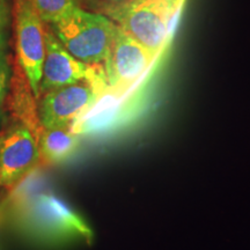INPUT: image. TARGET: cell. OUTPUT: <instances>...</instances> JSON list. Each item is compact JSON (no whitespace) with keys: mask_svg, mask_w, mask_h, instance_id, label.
<instances>
[{"mask_svg":"<svg viewBox=\"0 0 250 250\" xmlns=\"http://www.w3.org/2000/svg\"><path fill=\"white\" fill-rule=\"evenodd\" d=\"M19 184L8 204L20 230L45 245L92 242L93 230L62 198L51 191L39 190L28 180Z\"/></svg>","mask_w":250,"mask_h":250,"instance_id":"1","label":"cell"},{"mask_svg":"<svg viewBox=\"0 0 250 250\" xmlns=\"http://www.w3.org/2000/svg\"><path fill=\"white\" fill-rule=\"evenodd\" d=\"M81 81L107 83L104 66L88 65L74 58L59 42L52 30L46 29L45 58L40 83V96L50 90Z\"/></svg>","mask_w":250,"mask_h":250,"instance_id":"7","label":"cell"},{"mask_svg":"<svg viewBox=\"0 0 250 250\" xmlns=\"http://www.w3.org/2000/svg\"><path fill=\"white\" fill-rule=\"evenodd\" d=\"M13 14L17 59L37 100L45 58L46 29L28 0H14Z\"/></svg>","mask_w":250,"mask_h":250,"instance_id":"5","label":"cell"},{"mask_svg":"<svg viewBox=\"0 0 250 250\" xmlns=\"http://www.w3.org/2000/svg\"><path fill=\"white\" fill-rule=\"evenodd\" d=\"M40 161L35 134L23 124L9 127L0 136V188L13 189Z\"/></svg>","mask_w":250,"mask_h":250,"instance_id":"8","label":"cell"},{"mask_svg":"<svg viewBox=\"0 0 250 250\" xmlns=\"http://www.w3.org/2000/svg\"><path fill=\"white\" fill-rule=\"evenodd\" d=\"M35 100V95L30 88L29 81L22 68L20 67V65L15 66L13 80H12V109L15 116L21 121V124L26 125L39 139L43 127L41 126L39 121Z\"/></svg>","mask_w":250,"mask_h":250,"instance_id":"9","label":"cell"},{"mask_svg":"<svg viewBox=\"0 0 250 250\" xmlns=\"http://www.w3.org/2000/svg\"><path fill=\"white\" fill-rule=\"evenodd\" d=\"M7 19V4L6 0H0V20Z\"/></svg>","mask_w":250,"mask_h":250,"instance_id":"15","label":"cell"},{"mask_svg":"<svg viewBox=\"0 0 250 250\" xmlns=\"http://www.w3.org/2000/svg\"><path fill=\"white\" fill-rule=\"evenodd\" d=\"M9 211V204L7 201H0V227L2 226L6 220Z\"/></svg>","mask_w":250,"mask_h":250,"instance_id":"13","label":"cell"},{"mask_svg":"<svg viewBox=\"0 0 250 250\" xmlns=\"http://www.w3.org/2000/svg\"><path fill=\"white\" fill-rule=\"evenodd\" d=\"M108 92L105 83L81 81L40 96L37 115L43 129H70Z\"/></svg>","mask_w":250,"mask_h":250,"instance_id":"4","label":"cell"},{"mask_svg":"<svg viewBox=\"0 0 250 250\" xmlns=\"http://www.w3.org/2000/svg\"><path fill=\"white\" fill-rule=\"evenodd\" d=\"M186 0H125L108 4L104 15L159 56L169 41Z\"/></svg>","mask_w":250,"mask_h":250,"instance_id":"2","label":"cell"},{"mask_svg":"<svg viewBox=\"0 0 250 250\" xmlns=\"http://www.w3.org/2000/svg\"><path fill=\"white\" fill-rule=\"evenodd\" d=\"M103 1H107L108 4H120V2H123L125 0H103Z\"/></svg>","mask_w":250,"mask_h":250,"instance_id":"16","label":"cell"},{"mask_svg":"<svg viewBox=\"0 0 250 250\" xmlns=\"http://www.w3.org/2000/svg\"><path fill=\"white\" fill-rule=\"evenodd\" d=\"M158 57L116 24L110 55L104 62L108 92L122 96L136 85Z\"/></svg>","mask_w":250,"mask_h":250,"instance_id":"6","label":"cell"},{"mask_svg":"<svg viewBox=\"0 0 250 250\" xmlns=\"http://www.w3.org/2000/svg\"><path fill=\"white\" fill-rule=\"evenodd\" d=\"M8 77V67L4 62V59H2V61L0 62V105L2 104V102H4V100L6 98V94H7Z\"/></svg>","mask_w":250,"mask_h":250,"instance_id":"12","label":"cell"},{"mask_svg":"<svg viewBox=\"0 0 250 250\" xmlns=\"http://www.w3.org/2000/svg\"><path fill=\"white\" fill-rule=\"evenodd\" d=\"M50 29L74 58L88 65H104L110 55L116 23L107 15L77 7L50 24Z\"/></svg>","mask_w":250,"mask_h":250,"instance_id":"3","label":"cell"},{"mask_svg":"<svg viewBox=\"0 0 250 250\" xmlns=\"http://www.w3.org/2000/svg\"><path fill=\"white\" fill-rule=\"evenodd\" d=\"M37 144L41 160L55 165L64 162L76 153L79 137L70 129H42Z\"/></svg>","mask_w":250,"mask_h":250,"instance_id":"10","label":"cell"},{"mask_svg":"<svg viewBox=\"0 0 250 250\" xmlns=\"http://www.w3.org/2000/svg\"><path fill=\"white\" fill-rule=\"evenodd\" d=\"M6 20H0V62L2 61V48H4V28Z\"/></svg>","mask_w":250,"mask_h":250,"instance_id":"14","label":"cell"},{"mask_svg":"<svg viewBox=\"0 0 250 250\" xmlns=\"http://www.w3.org/2000/svg\"><path fill=\"white\" fill-rule=\"evenodd\" d=\"M44 23L51 24L79 7L80 0H28Z\"/></svg>","mask_w":250,"mask_h":250,"instance_id":"11","label":"cell"}]
</instances>
